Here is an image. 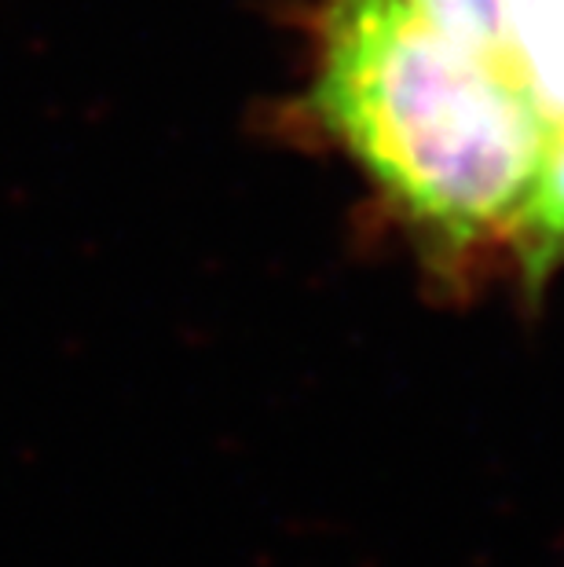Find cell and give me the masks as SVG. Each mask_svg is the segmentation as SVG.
Returning a JSON list of instances; mask_svg holds the SVG:
<instances>
[{"label": "cell", "mask_w": 564, "mask_h": 567, "mask_svg": "<svg viewBox=\"0 0 564 567\" xmlns=\"http://www.w3.org/2000/svg\"><path fill=\"white\" fill-rule=\"evenodd\" d=\"M311 103L378 187L454 246L517 224L550 143L532 92L411 0H327Z\"/></svg>", "instance_id": "obj_1"}, {"label": "cell", "mask_w": 564, "mask_h": 567, "mask_svg": "<svg viewBox=\"0 0 564 567\" xmlns=\"http://www.w3.org/2000/svg\"><path fill=\"white\" fill-rule=\"evenodd\" d=\"M510 33L535 106L564 125V0H510Z\"/></svg>", "instance_id": "obj_2"}, {"label": "cell", "mask_w": 564, "mask_h": 567, "mask_svg": "<svg viewBox=\"0 0 564 567\" xmlns=\"http://www.w3.org/2000/svg\"><path fill=\"white\" fill-rule=\"evenodd\" d=\"M521 238L527 275H543L564 257V125L550 128L546 158L535 176V187L527 195L524 209L513 224Z\"/></svg>", "instance_id": "obj_3"}]
</instances>
